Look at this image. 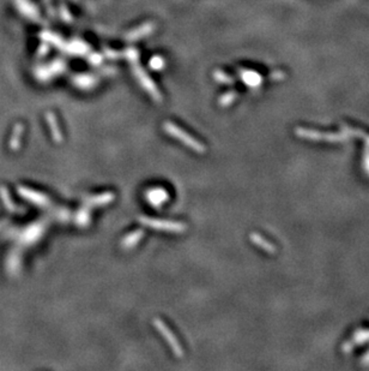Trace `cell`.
I'll use <instances>...</instances> for the list:
<instances>
[{"label": "cell", "mask_w": 369, "mask_h": 371, "mask_svg": "<svg viewBox=\"0 0 369 371\" xmlns=\"http://www.w3.org/2000/svg\"><path fill=\"white\" fill-rule=\"evenodd\" d=\"M163 129L164 131L170 135L172 137L178 138L180 142H183L184 146H187L188 148H191L192 150L196 151L198 154H205L207 153V147L204 144H202L199 141H197L196 138L192 137L191 135H188L187 132H184L183 129L178 127L176 125L172 124V123H164L163 125Z\"/></svg>", "instance_id": "cell-1"}, {"label": "cell", "mask_w": 369, "mask_h": 371, "mask_svg": "<svg viewBox=\"0 0 369 371\" xmlns=\"http://www.w3.org/2000/svg\"><path fill=\"white\" fill-rule=\"evenodd\" d=\"M139 223L145 227L162 232H170V233H183L187 229L186 223H179V221L159 220V219H151L148 216H140Z\"/></svg>", "instance_id": "cell-2"}, {"label": "cell", "mask_w": 369, "mask_h": 371, "mask_svg": "<svg viewBox=\"0 0 369 371\" xmlns=\"http://www.w3.org/2000/svg\"><path fill=\"white\" fill-rule=\"evenodd\" d=\"M152 323H154L155 327H156V329L159 330L160 334H161L163 338L167 340L168 346L172 348L173 353L175 354L178 358L184 357V349L183 347H181L178 338H176L175 334H174L172 330H170V328L165 324V322H163L161 319H155L154 321H152Z\"/></svg>", "instance_id": "cell-3"}, {"label": "cell", "mask_w": 369, "mask_h": 371, "mask_svg": "<svg viewBox=\"0 0 369 371\" xmlns=\"http://www.w3.org/2000/svg\"><path fill=\"white\" fill-rule=\"evenodd\" d=\"M17 192L20 194V196L23 197L24 199L31 202V203L35 205H39V207L46 208V207H49L50 203H52L49 197H47L46 195L41 194V192H39V191H35L33 190V189L25 188V186H18Z\"/></svg>", "instance_id": "cell-4"}, {"label": "cell", "mask_w": 369, "mask_h": 371, "mask_svg": "<svg viewBox=\"0 0 369 371\" xmlns=\"http://www.w3.org/2000/svg\"><path fill=\"white\" fill-rule=\"evenodd\" d=\"M114 198H115V195L111 191H107L88 197V198H85L84 203L87 207H102V205L112 203L114 201Z\"/></svg>", "instance_id": "cell-5"}, {"label": "cell", "mask_w": 369, "mask_h": 371, "mask_svg": "<svg viewBox=\"0 0 369 371\" xmlns=\"http://www.w3.org/2000/svg\"><path fill=\"white\" fill-rule=\"evenodd\" d=\"M0 199H1L4 207L6 208L10 213H15V214L24 213L22 208L18 207V205L12 201L11 196H10V192L6 189V186H0Z\"/></svg>", "instance_id": "cell-6"}, {"label": "cell", "mask_w": 369, "mask_h": 371, "mask_svg": "<svg viewBox=\"0 0 369 371\" xmlns=\"http://www.w3.org/2000/svg\"><path fill=\"white\" fill-rule=\"evenodd\" d=\"M144 231L143 229H136V231L128 233L124 239L121 240V247L124 250H131L143 239Z\"/></svg>", "instance_id": "cell-7"}, {"label": "cell", "mask_w": 369, "mask_h": 371, "mask_svg": "<svg viewBox=\"0 0 369 371\" xmlns=\"http://www.w3.org/2000/svg\"><path fill=\"white\" fill-rule=\"evenodd\" d=\"M146 197H148V201L150 202L152 205L155 207H161L163 203L168 201V194L167 191L163 190V189H154V190H150L146 194Z\"/></svg>", "instance_id": "cell-8"}, {"label": "cell", "mask_w": 369, "mask_h": 371, "mask_svg": "<svg viewBox=\"0 0 369 371\" xmlns=\"http://www.w3.org/2000/svg\"><path fill=\"white\" fill-rule=\"evenodd\" d=\"M46 120L48 123V126L50 129V133H52V138L54 140L55 143H61L63 142V133H61L60 127H59L57 118L53 113H47L46 114Z\"/></svg>", "instance_id": "cell-9"}, {"label": "cell", "mask_w": 369, "mask_h": 371, "mask_svg": "<svg viewBox=\"0 0 369 371\" xmlns=\"http://www.w3.org/2000/svg\"><path fill=\"white\" fill-rule=\"evenodd\" d=\"M24 131V126L22 124H17L13 129V132L10 137L9 147L12 151H17L22 146V136Z\"/></svg>", "instance_id": "cell-10"}, {"label": "cell", "mask_w": 369, "mask_h": 371, "mask_svg": "<svg viewBox=\"0 0 369 371\" xmlns=\"http://www.w3.org/2000/svg\"><path fill=\"white\" fill-rule=\"evenodd\" d=\"M76 223L78 226H81V227H85V226L89 225L90 223L89 213H88L87 210H82V212H79L78 214H77Z\"/></svg>", "instance_id": "cell-11"}, {"label": "cell", "mask_w": 369, "mask_h": 371, "mask_svg": "<svg viewBox=\"0 0 369 371\" xmlns=\"http://www.w3.org/2000/svg\"><path fill=\"white\" fill-rule=\"evenodd\" d=\"M6 223H7V221H6V220H4V221H0V229H1V228H2V226H4V225H6Z\"/></svg>", "instance_id": "cell-12"}]
</instances>
